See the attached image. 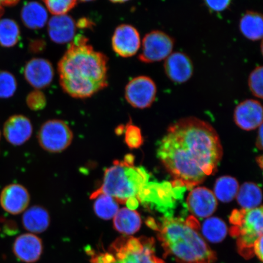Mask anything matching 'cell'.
Instances as JSON below:
<instances>
[{"mask_svg":"<svg viewBox=\"0 0 263 263\" xmlns=\"http://www.w3.org/2000/svg\"><path fill=\"white\" fill-rule=\"evenodd\" d=\"M222 156L216 130L196 117L171 125L157 149L158 157L174 179L173 186L189 190L216 173Z\"/></svg>","mask_w":263,"mask_h":263,"instance_id":"6da1fadb","label":"cell"},{"mask_svg":"<svg viewBox=\"0 0 263 263\" xmlns=\"http://www.w3.org/2000/svg\"><path fill=\"white\" fill-rule=\"evenodd\" d=\"M108 60L103 52L95 50L86 37L76 36L58 63L62 89L79 99L104 89L108 86Z\"/></svg>","mask_w":263,"mask_h":263,"instance_id":"7a4b0ae2","label":"cell"},{"mask_svg":"<svg viewBox=\"0 0 263 263\" xmlns=\"http://www.w3.org/2000/svg\"><path fill=\"white\" fill-rule=\"evenodd\" d=\"M147 226L155 230L164 251V257L177 263H215L216 253L198 233L196 220L186 221L173 216H164L157 221L149 219Z\"/></svg>","mask_w":263,"mask_h":263,"instance_id":"3957f363","label":"cell"},{"mask_svg":"<svg viewBox=\"0 0 263 263\" xmlns=\"http://www.w3.org/2000/svg\"><path fill=\"white\" fill-rule=\"evenodd\" d=\"M149 176L143 167L134 166V157L127 154L123 160H115L105 172L103 183L90 195L93 200L100 194L113 197L118 203L137 199L139 202L149 201L151 191L147 185Z\"/></svg>","mask_w":263,"mask_h":263,"instance_id":"277c9868","label":"cell"},{"mask_svg":"<svg viewBox=\"0 0 263 263\" xmlns=\"http://www.w3.org/2000/svg\"><path fill=\"white\" fill-rule=\"evenodd\" d=\"M153 238L122 236L106 252L92 254L91 263H166L158 257Z\"/></svg>","mask_w":263,"mask_h":263,"instance_id":"5b68a950","label":"cell"},{"mask_svg":"<svg viewBox=\"0 0 263 263\" xmlns=\"http://www.w3.org/2000/svg\"><path fill=\"white\" fill-rule=\"evenodd\" d=\"M262 206L251 210H234L229 220L230 233L236 239L238 253L245 259L254 257V247L262 236Z\"/></svg>","mask_w":263,"mask_h":263,"instance_id":"8992f818","label":"cell"},{"mask_svg":"<svg viewBox=\"0 0 263 263\" xmlns=\"http://www.w3.org/2000/svg\"><path fill=\"white\" fill-rule=\"evenodd\" d=\"M37 138L43 149L49 153H58L70 146L73 134L64 121L51 120L42 124Z\"/></svg>","mask_w":263,"mask_h":263,"instance_id":"52a82bcc","label":"cell"},{"mask_svg":"<svg viewBox=\"0 0 263 263\" xmlns=\"http://www.w3.org/2000/svg\"><path fill=\"white\" fill-rule=\"evenodd\" d=\"M174 45V39L166 33L151 31L143 38L142 50L139 59L145 64L164 60L172 54Z\"/></svg>","mask_w":263,"mask_h":263,"instance_id":"ba28073f","label":"cell"},{"mask_svg":"<svg viewBox=\"0 0 263 263\" xmlns=\"http://www.w3.org/2000/svg\"><path fill=\"white\" fill-rule=\"evenodd\" d=\"M156 95L155 82L146 76L134 78L125 88V98L128 103L141 109L151 107L156 100Z\"/></svg>","mask_w":263,"mask_h":263,"instance_id":"9c48e42d","label":"cell"},{"mask_svg":"<svg viewBox=\"0 0 263 263\" xmlns=\"http://www.w3.org/2000/svg\"><path fill=\"white\" fill-rule=\"evenodd\" d=\"M111 45L115 53L120 57L124 58L134 57L140 48V33L132 25L118 26L111 39Z\"/></svg>","mask_w":263,"mask_h":263,"instance_id":"30bf717a","label":"cell"},{"mask_svg":"<svg viewBox=\"0 0 263 263\" xmlns=\"http://www.w3.org/2000/svg\"><path fill=\"white\" fill-rule=\"evenodd\" d=\"M24 73L26 81L36 90H40L51 84L54 71L51 62L47 59L34 58L25 65Z\"/></svg>","mask_w":263,"mask_h":263,"instance_id":"8fae6325","label":"cell"},{"mask_svg":"<svg viewBox=\"0 0 263 263\" xmlns=\"http://www.w3.org/2000/svg\"><path fill=\"white\" fill-rule=\"evenodd\" d=\"M186 203L191 213L201 218L212 216L218 206L217 199L212 191L200 186L191 191Z\"/></svg>","mask_w":263,"mask_h":263,"instance_id":"7c38bea8","label":"cell"},{"mask_svg":"<svg viewBox=\"0 0 263 263\" xmlns=\"http://www.w3.org/2000/svg\"><path fill=\"white\" fill-rule=\"evenodd\" d=\"M30 202L27 189L20 184H11L2 190L0 204L3 210L11 215H18L25 211Z\"/></svg>","mask_w":263,"mask_h":263,"instance_id":"4fadbf2b","label":"cell"},{"mask_svg":"<svg viewBox=\"0 0 263 263\" xmlns=\"http://www.w3.org/2000/svg\"><path fill=\"white\" fill-rule=\"evenodd\" d=\"M234 120L242 130H252L262 124V107L259 101L247 100L236 107Z\"/></svg>","mask_w":263,"mask_h":263,"instance_id":"5bb4252c","label":"cell"},{"mask_svg":"<svg viewBox=\"0 0 263 263\" xmlns=\"http://www.w3.org/2000/svg\"><path fill=\"white\" fill-rule=\"evenodd\" d=\"M165 73L171 81L176 84L185 83L192 77L193 64L191 59L183 52L171 54L164 64Z\"/></svg>","mask_w":263,"mask_h":263,"instance_id":"9a60e30c","label":"cell"},{"mask_svg":"<svg viewBox=\"0 0 263 263\" xmlns=\"http://www.w3.org/2000/svg\"><path fill=\"white\" fill-rule=\"evenodd\" d=\"M32 131L31 121L22 115L9 118L3 127L5 139L14 146H21L26 143L30 139Z\"/></svg>","mask_w":263,"mask_h":263,"instance_id":"2e32d148","label":"cell"},{"mask_svg":"<svg viewBox=\"0 0 263 263\" xmlns=\"http://www.w3.org/2000/svg\"><path fill=\"white\" fill-rule=\"evenodd\" d=\"M77 25L71 16L54 15L49 20L48 32L49 38L58 44H65L73 41Z\"/></svg>","mask_w":263,"mask_h":263,"instance_id":"e0dca14e","label":"cell"},{"mask_svg":"<svg viewBox=\"0 0 263 263\" xmlns=\"http://www.w3.org/2000/svg\"><path fill=\"white\" fill-rule=\"evenodd\" d=\"M14 252L16 257L26 263H33L39 260L43 252L41 239L38 236L26 233L19 236L16 239Z\"/></svg>","mask_w":263,"mask_h":263,"instance_id":"ac0fdd59","label":"cell"},{"mask_svg":"<svg viewBox=\"0 0 263 263\" xmlns=\"http://www.w3.org/2000/svg\"><path fill=\"white\" fill-rule=\"evenodd\" d=\"M50 217L47 210L41 206H31L22 217V223L28 231L34 233H41L48 228Z\"/></svg>","mask_w":263,"mask_h":263,"instance_id":"d6986e66","label":"cell"},{"mask_svg":"<svg viewBox=\"0 0 263 263\" xmlns=\"http://www.w3.org/2000/svg\"><path fill=\"white\" fill-rule=\"evenodd\" d=\"M113 219L114 229L126 236L134 234L141 228L140 214L136 210L127 209V207L119 209Z\"/></svg>","mask_w":263,"mask_h":263,"instance_id":"ffe728a7","label":"cell"},{"mask_svg":"<svg viewBox=\"0 0 263 263\" xmlns=\"http://www.w3.org/2000/svg\"><path fill=\"white\" fill-rule=\"evenodd\" d=\"M21 18L24 25L29 29H40L44 27L48 18L47 9L37 2H31L24 6Z\"/></svg>","mask_w":263,"mask_h":263,"instance_id":"44dd1931","label":"cell"},{"mask_svg":"<svg viewBox=\"0 0 263 263\" xmlns=\"http://www.w3.org/2000/svg\"><path fill=\"white\" fill-rule=\"evenodd\" d=\"M239 29L242 34L249 40H260L263 34L262 15L255 11L246 12L240 20Z\"/></svg>","mask_w":263,"mask_h":263,"instance_id":"7402d4cb","label":"cell"},{"mask_svg":"<svg viewBox=\"0 0 263 263\" xmlns=\"http://www.w3.org/2000/svg\"><path fill=\"white\" fill-rule=\"evenodd\" d=\"M236 200L242 209L251 210L261 206L262 192L259 186L253 182H245L239 188Z\"/></svg>","mask_w":263,"mask_h":263,"instance_id":"603a6c76","label":"cell"},{"mask_svg":"<svg viewBox=\"0 0 263 263\" xmlns=\"http://www.w3.org/2000/svg\"><path fill=\"white\" fill-rule=\"evenodd\" d=\"M239 188L238 180L234 177L226 176L216 180L214 187V195L222 202L228 203L235 198Z\"/></svg>","mask_w":263,"mask_h":263,"instance_id":"cb8c5ba5","label":"cell"},{"mask_svg":"<svg viewBox=\"0 0 263 263\" xmlns=\"http://www.w3.org/2000/svg\"><path fill=\"white\" fill-rule=\"evenodd\" d=\"M21 39V29L14 20H0V46L11 48L17 44Z\"/></svg>","mask_w":263,"mask_h":263,"instance_id":"d4e9b609","label":"cell"},{"mask_svg":"<svg viewBox=\"0 0 263 263\" xmlns=\"http://www.w3.org/2000/svg\"><path fill=\"white\" fill-rule=\"evenodd\" d=\"M93 200H95L94 212L102 219L110 220L114 218L119 210V203L112 197L106 194H100Z\"/></svg>","mask_w":263,"mask_h":263,"instance_id":"484cf974","label":"cell"},{"mask_svg":"<svg viewBox=\"0 0 263 263\" xmlns=\"http://www.w3.org/2000/svg\"><path fill=\"white\" fill-rule=\"evenodd\" d=\"M205 238L213 243L221 242L228 234V227L222 219L216 217L205 220L202 226Z\"/></svg>","mask_w":263,"mask_h":263,"instance_id":"4316f807","label":"cell"},{"mask_svg":"<svg viewBox=\"0 0 263 263\" xmlns=\"http://www.w3.org/2000/svg\"><path fill=\"white\" fill-rule=\"evenodd\" d=\"M17 88V82L14 75L8 71H0V98L13 96Z\"/></svg>","mask_w":263,"mask_h":263,"instance_id":"83f0119b","label":"cell"},{"mask_svg":"<svg viewBox=\"0 0 263 263\" xmlns=\"http://www.w3.org/2000/svg\"><path fill=\"white\" fill-rule=\"evenodd\" d=\"M49 12L54 15L67 14L77 4V0H42Z\"/></svg>","mask_w":263,"mask_h":263,"instance_id":"f1b7e54d","label":"cell"},{"mask_svg":"<svg viewBox=\"0 0 263 263\" xmlns=\"http://www.w3.org/2000/svg\"><path fill=\"white\" fill-rule=\"evenodd\" d=\"M124 141L131 149L139 148L143 143L140 128L132 124H128L125 129Z\"/></svg>","mask_w":263,"mask_h":263,"instance_id":"f546056e","label":"cell"},{"mask_svg":"<svg viewBox=\"0 0 263 263\" xmlns=\"http://www.w3.org/2000/svg\"><path fill=\"white\" fill-rule=\"evenodd\" d=\"M262 67L258 66L251 72L249 77L250 90L256 98L262 99Z\"/></svg>","mask_w":263,"mask_h":263,"instance_id":"4dcf8cb0","label":"cell"},{"mask_svg":"<svg viewBox=\"0 0 263 263\" xmlns=\"http://www.w3.org/2000/svg\"><path fill=\"white\" fill-rule=\"evenodd\" d=\"M26 104L30 109L37 111L44 108L47 104V98L42 91L35 90L29 93L26 97Z\"/></svg>","mask_w":263,"mask_h":263,"instance_id":"1f68e13d","label":"cell"},{"mask_svg":"<svg viewBox=\"0 0 263 263\" xmlns=\"http://www.w3.org/2000/svg\"><path fill=\"white\" fill-rule=\"evenodd\" d=\"M203 2L210 11L221 12L229 8L232 0H203Z\"/></svg>","mask_w":263,"mask_h":263,"instance_id":"d6a6232c","label":"cell"},{"mask_svg":"<svg viewBox=\"0 0 263 263\" xmlns=\"http://www.w3.org/2000/svg\"><path fill=\"white\" fill-rule=\"evenodd\" d=\"M45 42L42 40L32 41L29 44V50L32 52H40L45 49Z\"/></svg>","mask_w":263,"mask_h":263,"instance_id":"836d02e7","label":"cell"},{"mask_svg":"<svg viewBox=\"0 0 263 263\" xmlns=\"http://www.w3.org/2000/svg\"><path fill=\"white\" fill-rule=\"evenodd\" d=\"M21 0H0V18L5 12V7H12L18 4Z\"/></svg>","mask_w":263,"mask_h":263,"instance_id":"e575fe53","label":"cell"},{"mask_svg":"<svg viewBox=\"0 0 263 263\" xmlns=\"http://www.w3.org/2000/svg\"><path fill=\"white\" fill-rule=\"evenodd\" d=\"M262 236L259 238L255 242L254 247V255L257 256L261 261H262Z\"/></svg>","mask_w":263,"mask_h":263,"instance_id":"d590c367","label":"cell"},{"mask_svg":"<svg viewBox=\"0 0 263 263\" xmlns=\"http://www.w3.org/2000/svg\"><path fill=\"white\" fill-rule=\"evenodd\" d=\"M77 27L80 29L92 28L93 26V22L87 18H82L79 20L77 24Z\"/></svg>","mask_w":263,"mask_h":263,"instance_id":"8d00e7d4","label":"cell"},{"mask_svg":"<svg viewBox=\"0 0 263 263\" xmlns=\"http://www.w3.org/2000/svg\"><path fill=\"white\" fill-rule=\"evenodd\" d=\"M256 146L258 149H262V124L259 127L257 139H256Z\"/></svg>","mask_w":263,"mask_h":263,"instance_id":"74e56055","label":"cell"},{"mask_svg":"<svg viewBox=\"0 0 263 263\" xmlns=\"http://www.w3.org/2000/svg\"><path fill=\"white\" fill-rule=\"evenodd\" d=\"M124 131V127L123 126H118L115 129V133L118 135V136H120V135L122 134L123 132Z\"/></svg>","mask_w":263,"mask_h":263,"instance_id":"f35d334b","label":"cell"},{"mask_svg":"<svg viewBox=\"0 0 263 263\" xmlns=\"http://www.w3.org/2000/svg\"><path fill=\"white\" fill-rule=\"evenodd\" d=\"M109 1L114 3H123L129 1V0H109Z\"/></svg>","mask_w":263,"mask_h":263,"instance_id":"ab89813d","label":"cell"},{"mask_svg":"<svg viewBox=\"0 0 263 263\" xmlns=\"http://www.w3.org/2000/svg\"><path fill=\"white\" fill-rule=\"evenodd\" d=\"M81 2H90L92 1H94V0H80Z\"/></svg>","mask_w":263,"mask_h":263,"instance_id":"60d3db41","label":"cell"},{"mask_svg":"<svg viewBox=\"0 0 263 263\" xmlns=\"http://www.w3.org/2000/svg\"><path fill=\"white\" fill-rule=\"evenodd\" d=\"M0 137H1V133H0Z\"/></svg>","mask_w":263,"mask_h":263,"instance_id":"b9f144b4","label":"cell"}]
</instances>
